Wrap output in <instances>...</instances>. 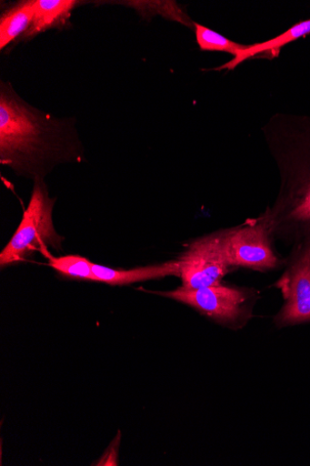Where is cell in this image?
I'll return each mask as SVG.
<instances>
[{
	"mask_svg": "<svg viewBox=\"0 0 310 466\" xmlns=\"http://www.w3.org/2000/svg\"><path fill=\"white\" fill-rule=\"evenodd\" d=\"M85 159L72 117H57L25 102L0 82V163L20 177L44 180L63 164Z\"/></svg>",
	"mask_w": 310,
	"mask_h": 466,
	"instance_id": "obj_1",
	"label": "cell"
},
{
	"mask_svg": "<svg viewBox=\"0 0 310 466\" xmlns=\"http://www.w3.org/2000/svg\"><path fill=\"white\" fill-rule=\"evenodd\" d=\"M198 311L231 330L244 329L252 319L259 291L253 288L220 283L201 289L183 286L169 291H148Z\"/></svg>",
	"mask_w": 310,
	"mask_h": 466,
	"instance_id": "obj_4",
	"label": "cell"
},
{
	"mask_svg": "<svg viewBox=\"0 0 310 466\" xmlns=\"http://www.w3.org/2000/svg\"><path fill=\"white\" fill-rule=\"evenodd\" d=\"M194 25L197 45L203 52H223L235 57L249 47V46L237 44V42L203 25L197 23H194Z\"/></svg>",
	"mask_w": 310,
	"mask_h": 466,
	"instance_id": "obj_12",
	"label": "cell"
},
{
	"mask_svg": "<svg viewBox=\"0 0 310 466\" xmlns=\"http://www.w3.org/2000/svg\"><path fill=\"white\" fill-rule=\"evenodd\" d=\"M308 35H310V19L294 25L275 38L262 42V44L249 46L246 50L234 57L230 62L215 68V70H234L250 58H267L273 60L279 56L285 46Z\"/></svg>",
	"mask_w": 310,
	"mask_h": 466,
	"instance_id": "obj_9",
	"label": "cell"
},
{
	"mask_svg": "<svg viewBox=\"0 0 310 466\" xmlns=\"http://www.w3.org/2000/svg\"><path fill=\"white\" fill-rule=\"evenodd\" d=\"M35 15V0H21L0 16V50H5L30 28Z\"/></svg>",
	"mask_w": 310,
	"mask_h": 466,
	"instance_id": "obj_11",
	"label": "cell"
},
{
	"mask_svg": "<svg viewBox=\"0 0 310 466\" xmlns=\"http://www.w3.org/2000/svg\"><path fill=\"white\" fill-rule=\"evenodd\" d=\"M56 198H52L44 180L34 181L33 192L23 219L9 243L0 253V267L5 268L25 261L39 251L43 257L49 248L61 249L63 238L54 224Z\"/></svg>",
	"mask_w": 310,
	"mask_h": 466,
	"instance_id": "obj_3",
	"label": "cell"
},
{
	"mask_svg": "<svg viewBox=\"0 0 310 466\" xmlns=\"http://www.w3.org/2000/svg\"><path fill=\"white\" fill-rule=\"evenodd\" d=\"M79 4L76 0H35L34 19L22 39L31 40L43 32L65 25Z\"/></svg>",
	"mask_w": 310,
	"mask_h": 466,
	"instance_id": "obj_10",
	"label": "cell"
},
{
	"mask_svg": "<svg viewBox=\"0 0 310 466\" xmlns=\"http://www.w3.org/2000/svg\"><path fill=\"white\" fill-rule=\"evenodd\" d=\"M219 232L227 258L235 269L267 273L285 268V258L278 253L276 240L260 217Z\"/></svg>",
	"mask_w": 310,
	"mask_h": 466,
	"instance_id": "obj_5",
	"label": "cell"
},
{
	"mask_svg": "<svg viewBox=\"0 0 310 466\" xmlns=\"http://www.w3.org/2000/svg\"><path fill=\"white\" fill-rule=\"evenodd\" d=\"M275 287L284 300L274 318L275 326L282 329L310 323V238L291 246Z\"/></svg>",
	"mask_w": 310,
	"mask_h": 466,
	"instance_id": "obj_6",
	"label": "cell"
},
{
	"mask_svg": "<svg viewBox=\"0 0 310 466\" xmlns=\"http://www.w3.org/2000/svg\"><path fill=\"white\" fill-rule=\"evenodd\" d=\"M46 258L51 268L65 277L95 281L93 262L85 258L80 256L55 258L50 253Z\"/></svg>",
	"mask_w": 310,
	"mask_h": 466,
	"instance_id": "obj_13",
	"label": "cell"
},
{
	"mask_svg": "<svg viewBox=\"0 0 310 466\" xmlns=\"http://www.w3.org/2000/svg\"><path fill=\"white\" fill-rule=\"evenodd\" d=\"M185 289H201L223 283L235 270L227 258L219 230L191 242L176 259Z\"/></svg>",
	"mask_w": 310,
	"mask_h": 466,
	"instance_id": "obj_7",
	"label": "cell"
},
{
	"mask_svg": "<svg viewBox=\"0 0 310 466\" xmlns=\"http://www.w3.org/2000/svg\"><path fill=\"white\" fill-rule=\"evenodd\" d=\"M262 133L276 163L280 187L259 217L276 241L293 246L310 238V116L275 114Z\"/></svg>",
	"mask_w": 310,
	"mask_h": 466,
	"instance_id": "obj_2",
	"label": "cell"
},
{
	"mask_svg": "<svg viewBox=\"0 0 310 466\" xmlns=\"http://www.w3.org/2000/svg\"><path fill=\"white\" fill-rule=\"evenodd\" d=\"M93 272L95 281L112 286H124L171 276L180 277V265L178 260H174L129 270H118L93 263Z\"/></svg>",
	"mask_w": 310,
	"mask_h": 466,
	"instance_id": "obj_8",
	"label": "cell"
}]
</instances>
